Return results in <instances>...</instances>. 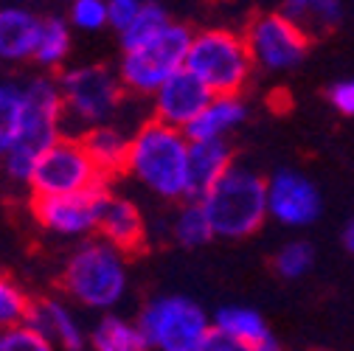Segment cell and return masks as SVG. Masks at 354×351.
<instances>
[{"label": "cell", "mask_w": 354, "mask_h": 351, "mask_svg": "<svg viewBox=\"0 0 354 351\" xmlns=\"http://www.w3.org/2000/svg\"><path fill=\"white\" fill-rule=\"evenodd\" d=\"M127 174L163 200L189 197V135L160 118L129 135Z\"/></svg>", "instance_id": "cell-1"}, {"label": "cell", "mask_w": 354, "mask_h": 351, "mask_svg": "<svg viewBox=\"0 0 354 351\" xmlns=\"http://www.w3.org/2000/svg\"><path fill=\"white\" fill-rule=\"evenodd\" d=\"M62 135H65V107H62L59 82L51 76H31L28 82H23L20 135L0 163H3L6 174L15 183L26 186L37 158Z\"/></svg>", "instance_id": "cell-2"}, {"label": "cell", "mask_w": 354, "mask_h": 351, "mask_svg": "<svg viewBox=\"0 0 354 351\" xmlns=\"http://www.w3.org/2000/svg\"><path fill=\"white\" fill-rule=\"evenodd\" d=\"M129 284L127 253L107 239H84L71 256L62 273L68 298L93 312H107L121 303Z\"/></svg>", "instance_id": "cell-3"}, {"label": "cell", "mask_w": 354, "mask_h": 351, "mask_svg": "<svg viewBox=\"0 0 354 351\" xmlns=\"http://www.w3.org/2000/svg\"><path fill=\"white\" fill-rule=\"evenodd\" d=\"M214 236L245 239L256 234L268 219V180L250 169L231 166L203 197H200Z\"/></svg>", "instance_id": "cell-4"}, {"label": "cell", "mask_w": 354, "mask_h": 351, "mask_svg": "<svg viewBox=\"0 0 354 351\" xmlns=\"http://www.w3.org/2000/svg\"><path fill=\"white\" fill-rule=\"evenodd\" d=\"M253 65L248 39L228 28H208L192 37L186 68L214 96L239 93L250 79Z\"/></svg>", "instance_id": "cell-5"}, {"label": "cell", "mask_w": 354, "mask_h": 351, "mask_svg": "<svg viewBox=\"0 0 354 351\" xmlns=\"http://www.w3.org/2000/svg\"><path fill=\"white\" fill-rule=\"evenodd\" d=\"M192 37L194 34L186 26L169 23L155 37L138 42V46L124 48V57L118 65L124 91L138 93V96H152L169 76L186 68Z\"/></svg>", "instance_id": "cell-6"}, {"label": "cell", "mask_w": 354, "mask_h": 351, "mask_svg": "<svg viewBox=\"0 0 354 351\" xmlns=\"http://www.w3.org/2000/svg\"><path fill=\"white\" fill-rule=\"evenodd\" d=\"M59 93L65 107V126L91 129L107 124L124 96L121 76L104 65H79L59 73Z\"/></svg>", "instance_id": "cell-7"}, {"label": "cell", "mask_w": 354, "mask_h": 351, "mask_svg": "<svg viewBox=\"0 0 354 351\" xmlns=\"http://www.w3.org/2000/svg\"><path fill=\"white\" fill-rule=\"evenodd\" d=\"M138 326L147 348L160 351H203L211 332L208 315L183 295L152 298L138 315Z\"/></svg>", "instance_id": "cell-8"}, {"label": "cell", "mask_w": 354, "mask_h": 351, "mask_svg": "<svg viewBox=\"0 0 354 351\" xmlns=\"http://www.w3.org/2000/svg\"><path fill=\"white\" fill-rule=\"evenodd\" d=\"M107 178L99 171L96 160L87 152L82 138H57L46 152H42L28 174V191L31 194H68L104 186Z\"/></svg>", "instance_id": "cell-9"}, {"label": "cell", "mask_w": 354, "mask_h": 351, "mask_svg": "<svg viewBox=\"0 0 354 351\" xmlns=\"http://www.w3.org/2000/svg\"><path fill=\"white\" fill-rule=\"evenodd\" d=\"M107 197V183L68 194H31V214L34 222L46 234L62 239H87L99 231Z\"/></svg>", "instance_id": "cell-10"}, {"label": "cell", "mask_w": 354, "mask_h": 351, "mask_svg": "<svg viewBox=\"0 0 354 351\" xmlns=\"http://www.w3.org/2000/svg\"><path fill=\"white\" fill-rule=\"evenodd\" d=\"M245 39L253 62L270 73H284L298 68L309 51V37L281 12L256 17Z\"/></svg>", "instance_id": "cell-11"}, {"label": "cell", "mask_w": 354, "mask_h": 351, "mask_svg": "<svg viewBox=\"0 0 354 351\" xmlns=\"http://www.w3.org/2000/svg\"><path fill=\"white\" fill-rule=\"evenodd\" d=\"M324 211L318 186L295 169H281L268 180V214L284 228H306Z\"/></svg>", "instance_id": "cell-12"}, {"label": "cell", "mask_w": 354, "mask_h": 351, "mask_svg": "<svg viewBox=\"0 0 354 351\" xmlns=\"http://www.w3.org/2000/svg\"><path fill=\"white\" fill-rule=\"evenodd\" d=\"M214 93L208 87L189 70L180 68L174 76H169L158 91L152 93V107H155V118L171 124V126H180L186 129L189 121L197 118V113L208 104Z\"/></svg>", "instance_id": "cell-13"}, {"label": "cell", "mask_w": 354, "mask_h": 351, "mask_svg": "<svg viewBox=\"0 0 354 351\" xmlns=\"http://www.w3.org/2000/svg\"><path fill=\"white\" fill-rule=\"evenodd\" d=\"M42 17L26 3H0V62H28Z\"/></svg>", "instance_id": "cell-14"}, {"label": "cell", "mask_w": 354, "mask_h": 351, "mask_svg": "<svg viewBox=\"0 0 354 351\" xmlns=\"http://www.w3.org/2000/svg\"><path fill=\"white\" fill-rule=\"evenodd\" d=\"M26 321L51 343V348L79 351L87 343V334H84L82 323L76 321L73 310L57 298H42V301L31 303Z\"/></svg>", "instance_id": "cell-15"}, {"label": "cell", "mask_w": 354, "mask_h": 351, "mask_svg": "<svg viewBox=\"0 0 354 351\" xmlns=\"http://www.w3.org/2000/svg\"><path fill=\"white\" fill-rule=\"evenodd\" d=\"M102 239L113 242L118 250L129 253H138L147 242V222L138 211L136 202H129L124 197H107L104 208H102V219H99V231Z\"/></svg>", "instance_id": "cell-16"}, {"label": "cell", "mask_w": 354, "mask_h": 351, "mask_svg": "<svg viewBox=\"0 0 354 351\" xmlns=\"http://www.w3.org/2000/svg\"><path fill=\"white\" fill-rule=\"evenodd\" d=\"M211 326L223 332L236 351H273L279 345L264 318L248 306H223Z\"/></svg>", "instance_id": "cell-17"}, {"label": "cell", "mask_w": 354, "mask_h": 351, "mask_svg": "<svg viewBox=\"0 0 354 351\" xmlns=\"http://www.w3.org/2000/svg\"><path fill=\"white\" fill-rule=\"evenodd\" d=\"M231 166L234 160L225 138L189 141V197L186 200H200Z\"/></svg>", "instance_id": "cell-18"}, {"label": "cell", "mask_w": 354, "mask_h": 351, "mask_svg": "<svg viewBox=\"0 0 354 351\" xmlns=\"http://www.w3.org/2000/svg\"><path fill=\"white\" fill-rule=\"evenodd\" d=\"M248 118V107L239 99V93H223V96H211L208 104L197 113L194 121H189V126L183 133L189 135V141H205V138H225L228 133Z\"/></svg>", "instance_id": "cell-19"}, {"label": "cell", "mask_w": 354, "mask_h": 351, "mask_svg": "<svg viewBox=\"0 0 354 351\" xmlns=\"http://www.w3.org/2000/svg\"><path fill=\"white\" fill-rule=\"evenodd\" d=\"M82 141L91 152V158L96 160L99 171L104 178H113L118 171H127V155H129V135H124L118 126L107 124H96L91 129L82 133Z\"/></svg>", "instance_id": "cell-20"}, {"label": "cell", "mask_w": 354, "mask_h": 351, "mask_svg": "<svg viewBox=\"0 0 354 351\" xmlns=\"http://www.w3.org/2000/svg\"><path fill=\"white\" fill-rule=\"evenodd\" d=\"M281 15L290 17L313 39V37H324L332 28H337L343 17V3L340 0H284Z\"/></svg>", "instance_id": "cell-21"}, {"label": "cell", "mask_w": 354, "mask_h": 351, "mask_svg": "<svg viewBox=\"0 0 354 351\" xmlns=\"http://www.w3.org/2000/svg\"><path fill=\"white\" fill-rule=\"evenodd\" d=\"M71 23L62 17H42V28L37 37V48L31 62H37L42 70H57L65 65L71 46H73V34Z\"/></svg>", "instance_id": "cell-22"}, {"label": "cell", "mask_w": 354, "mask_h": 351, "mask_svg": "<svg viewBox=\"0 0 354 351\" xmlns=\"http://www.w3.org/2000/svg\"><path fill=\"white\" fill-rule=\"evenodd\" d=\"M87 343L99 351H141V348H147L138 321L132 323L118 315H104L93 326V332L87 334Z\"/></svg>", "instance_id": "cell-23"}, {"label": "cell", "mask_w": 354, "mask_h": 351, "mask_svg": "<svg viewBox=\"0 0 354 351\" xmlns=\"http://www.w3.org/2000/svg\"><path fill=\"white\" fill-rule=\"evenodd\" d=\"M174 242L180 247H203L214 239V228H211V219L203 208L200 200H189L174 216Z\"/></svg>", "instance_id": "cell-24"}, {"label": "cell", "mask_w": 354, "mask_h": 351, "mask_svg": "<svg viewBox=\"0 0 354 351\" xmlns=\"http://www.w3.org/2000/svg\"><path fill=\"white\" fill-rule=\"evenodd\" d=\"M23 118V84L0 82V160L15 146Z\"/></svg>", "instance_id": "cell-25"}, {"label": "cell", "mask_w": 354, "mask_h": 351, "mask_svg": "<svg viewBox=\"0 0 354 351\" xmlns=\"http://www.w3.org/2000/svg\"><path fill=\"white\" fill-rule=\"evenodd\" d=\"M169 23H171V17H169V12L158 3V0H144L138 15L129 20V26L124 31H118L121 34V48L138 46V42H144V39L155 37L158 31H163Z\"/></svg>", "instance_id": "cell-26"}, {"label": "cell", "mask_w": 354, "mask_h": 351, "mask_svg": "<svg viewBox=\"0 0 354 351\" xmlns=\"http://www.w3.org/2000/svg\"><path fill=\"white\" fill-rule=\"evenodd\" d=\"M273 265H276V273L281 278H287V281L301 278V276H306L309 270H313V265H315V247L309 242H290V245H284L276 253Z\"/></svg>", "instance_id": "cell-27"}, {"label": "cell", "mask_w": 354, "mask_h": 351, "mask_svg": "<svg viewBox=\"0 0 354 351\" xmlns=\"http://www.w3.org/2000/svg\"><path fill=\"white\" fill-rule=\"evenodd\" d=\"M28 310H31V301L23 292V287L6 276H0V329L23 323L28 318Z\"/></svg>", "instance_id": "cell-28"}, {"label": "cell", "mask_w": 354, "mask_h": 351, "mask_svg": "<svg viewBox=\"0 0 354 351\" xmlns=\"http://www.w3.org/2000/svg\"><path fill=\"white\" fill-rule=\"evenodd\" d=\"M48 348H51V343L28 321L0 329V351H48Z\"/></svg>", "instance_id": "cell-29"}, {"label": "cell", "mask_w": 354, "mask_h": 351, "mask_svg": "<svg viewBox=\"0 0 354 351\" xmlns=\"http://www.w3.org/2000/svg\"><path fill=\"white\" fill-rule=\"evenodd\" d=\"M68 23L79 31H102L107 23V0H71Z\"/></svg>", "instance_id": "cell-30"}, {"label": "cell", "mask_w": 354, "mask_h": 351, "mask_svg": "<svg viewBox=\"0 0 354 351\" xmlns=\"http://www.w3.org/2000/svg\"><path fill=\"white\" fill-rule=\"evenodd\" d=\"M144 0H107V23L115 31H124L129 26V20L138 15Z\"/></svg>", "instance_id": "cell-31"}, {"label": "cell", "mask_w": 354, "mask_h": 351, "mask_svg": "<svg viewBox=\"0 0 354 351\" xmlns=\"http://www.w3.org/2000/svg\"><path fill=\"white\" fill-rule=\"evenodd\" d=\"M329 102L337 113L343 115H354V79H343V82H335L329 87Z\"/></svg>", "instance_id": "cell-32"}, {"label": "cell", "mask_w": 354, "mask_h": 351, "mask_svg": "<svg viewBox=\"0 0 354 351\" xmlns=\"http://www.w3.org/2000/svg\"><path fill=\"white\" fill-rule=\"evenodd\" d=\"M343 247L354 256V216L348 219V222H346V228H343Z\"/></svg>", "instance_id": "cell-33"}]
</instances>
